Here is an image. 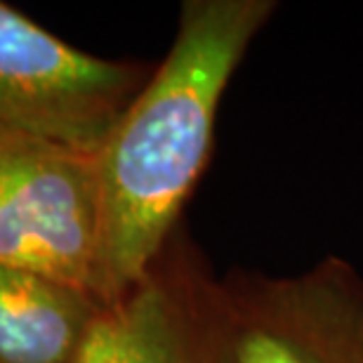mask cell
<instances>
[{"label": "cell", "mask_w": 363, "mask_h": 363, "mask_svg": "<svg viewBox=\"0 0 363 363\" xmlns=\"http://www.w3.org/2000/svg\"><path fill=\"white\" fill-rule=\"evenodd\" d=\"M94 156L0 128V262L99 300Z\"/></svg>", "instance_id": "cell-3"}, {"label": "cell", "mask_w": 363, "mask_h": 363, "mask_svg": "<svg viewBox=\"0 0 363 363\" xmlns=\"http://www.w3.org/2000/svg\"><path fill=\"white\" fill-rule=\"evenodd\" d=\"M274 12V0L182 5L165 60L94 154L101 304L123 297L156 267L213 154L231 76Z\"/></svg>", "instance_id": "cell-1"}, {"label": "cell", "mask_w": 363, "mask_h": 363, "mask_svg": "<svg viewBox=\"0 0 363 363\" xmlns=\"http://www.w3.org/2000/svg\"><path fill=\"white\" fill-rule=\"evenodd\" d=\"M144 83L0 3V128L94 156Z\"/></svg>", "instance_id": "cell-4"}, {"label": "cell", "mask_w": 363, "mask_h": 363, "mask_svg": "<svg viewBox=\"0 0 363 363\" xmlns=\"http://www.w3.org/2000/svg\"><path fill=\"white\" fill-rule=\"evenodd\" d=\"M201 363H363V276L342 257L307 272L189 274Z\"/></svg>", "instance_id": "cell-2"}, {"label": "cell", "mask_w": 363, "mask_h": 363, "mask_svg": "<svg viewBox=\"0 0 363 363\" xmlns=\"http://www.w3.org/2000/svg\"><path fill=\"white\" fill-rule=\"evenodd\" d=\"M76 363H201L189 274H158L104 304Z\"/></svg>", "instance_id": "cell-5"}, {"label": "cell", "mask_w": 363, "mask_h": 363, "mask_svg": "<svg viewBox=\"0 0 363 363\" xmlns=\"http://www.w3.org/2000/svg\"><path fill=\"white\" fill-rule=\"evenodd\" d=\"M101 307L83 290L0 262V363H76Z\"/></svg>", "instance_id": "cell-6"}]
</instances>
